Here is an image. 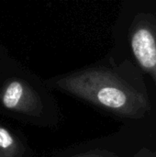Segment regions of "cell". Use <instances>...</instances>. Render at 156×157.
Returning a JSON list of instances; mask_svg holds the SVG:
<instances>
[{
    "label": "cell",
    "mask_w": 156,
    "mask_h": 157,
    "mask_svg": "<svg viewBox=\"0 0 156 157\" xmlns=\"http://www.w3.org/2000/svg\"><path fill=\"white\" fill-rule=\"evenodd\" d=\"M74 157H119L117 154L105 149H93Z\"/></svg>",
    "instance_id": "obj_5"
},
{
    "label": "cell",
    "mask_w": 156,
    "mask_h": 157,
    "mask_svg": "<svg viewBox=\"0 0 156 157\" xmlns=\"http://www.w3.org/2000/svg\"><path fill=\"white\" fill-rule=\"evenodd\" d=\"M25 152L19 138L0 124V157H23Z\"/></svg>",
    "instance_id": "obj_4"
},
{
    "label": "cell",
    "mask_w": 156,
    "mask_h": 157,
    "mask_svg": "<svg viewBox=\"0 0 156 157\" xmlns=\"http://www.w3.org/2000/svg\"><path fill=\"white\" fill-rule=\"evenodd\" d=\"M46 84L120 118L141 120L152 109L143 76L130 60L76 70Z\"/></svg>",
    "instance_id": "obj_1"
},
{
    "label": "cell",
    "mask_w": 156,
    "mask_h": 157,
    "mask_svg": "<svg viewBox=\"0 0 156 157\" xmlns=\"http://www.w3.org/2000/svg\"><path fill=\"white\" fill-rule=\"evenodd\" d=\"M0 102L10 111L31 118H40L44 111V103L39 92L29 82L12 78L0 90Z\"/></svg>",
    "instance_id": "obj_3"
},
{
    "label": "cell",
    "mask_w": 156,
    "mask_h": 157,
    "mask_svg": "<svg viewBox=\"0 0 156 157\" xmlns=\"http://www.w3.org/2000/svg\"><path fill=\"white\" fill-rule=\"evenodd\" d=\"M129 32L132 54L140 67L152 77L156 87V16L138 13Z\"/></svg>",
    "instance_id": "obj_2"
}]
</instances>
